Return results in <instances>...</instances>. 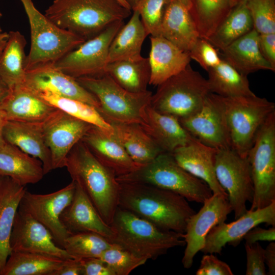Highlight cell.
<instances>
[{"label":"cell","mask_w":275,"mask_h":275,"mask_svg":"<svg viewBox=\"0 0 275 275\" xmlns=\"http://www.w3.org/2000/svg\"><path fill=\"white\" fill-rule=\"evenodd\" d=\"M8 177H0V271L11 253L10 238L21 200L26 190Z\"/></svg>","instance_id":"29"},{"label":"cell","mask_w":275,"mask_h":275,"mask_svg":"<svg viewBox=\"0 0 275 275\" xmlns=\"http://www.w3.org/2000/svg\"><path fill=\"white\" fill-rule=\"evenodd\" d=\"M105 72L128 92L139 93L148 90L147 88L150 79L148 58L108 63Z\"/></svg>","instance_id":"36"},{"label":"cell","mask_w":275,"mask_h":275,"mask_svg":"<svg viewBox=\"0 0 275 275\" xmlns=\"http://www.w3.org/2000/svg\"><path fill=\"white\" fill-rule=\"evenodd\" d=\"M203 205L200 210L188 219L183 235L186 248L182 263L186 269L192 266L195 255L204 247L206 236L211 229L225 222L232 211L228 197L219 194H212Z\"/></svg>","instance_id":"15"},{"label":"cell","mask_w":275,"mask_h":275,"mask_svg":"<svg viewBox=\"0 0 275 275\" xmlns=\"http://www.w3.org/2000/svg\"><path fill=\"white\" fill-rule=\"evenodd\" d=\"M216 149L194 139L186 145L179 147L171 153L178 164L194 176L204 181L213 194L228 197L226 190L216 176L214 162Z\"/></svg>","instance_id":"21"},{"label":"cell","mask_w":275,"mask_h":275,"mask_svg":"<svg viewBox=\"0 0 275 275\" xmlns=\"http://www.w3.org/2000/svg\"><path fill=\"white\" fill-rule=\"evenodd\" d=\"M2 32H3V30H2V28H1V26H0V33Z\"/></svg>","instance_id":"58"},{"label":"cell","mask_w":275,"mask_h":275,"mask_svg":"<svg viewBox=\"0 0 275 275\" xmlns=\"http://www.w3.org/2000/svg\"><path fill=\"white\" fill-rule=\"evenodd\" d=\"M100 258L111 269L114 275H128L148 261L115 243L105 251Z\"/></svg>","instance_id":"41"},{"label":"cell","mask_w":275,"mask_h":275,"mask_svg":"<svg viewBox=\"0 0 275 275\" xmlns=\"http://www.w3.org/2000/svg\"><path fill=\"white\" fill-rule=\"evenodd\" d=\"M45 175L41 161L6 142L0 146V177H8L25 186L35 184Z\"/></svg>","instance_id":"30"},{"label":"cell","mask_w":275,"mask_h":275,"mask_svg":"<svg viewBox=\"0 0 275 275\" xmlns=\"http://www.w3.org/2000/svg\"><path fill=\"white\" fill-rule=\"evenodd\" d=\"M193 138L216 150L231 148L223 97L213 93L195 114L178 120Z\"/></svg>","instance_id":"13"},{"label":"cell","mask_w":275,"mask_h":275,"mask_svg":"<svg viewBox=\"0 0 275 275\" xmlns=\"http://www.w3.org/2000/svg\"><path fill=\"white\" fill-rule=\"evenodd\" d=\"M223 97L231 148L247 157L258 130L275 111V104L256 95Z\"/></svg>","instance_id":"9"},{"label":"cell","mask_w":275,"mask_h":275,"mask_svg":"<svg viewBox=\"0 0 275 275\" xmlns=\"http://www.w3.org/2000/svg\"><path fill=\"white\" fill-rule=\"evenodd\" d=\"M2 16V12L0 11V18Z\"/></svg>","instance_id":"59"},{"label":"cell","mask_w":275,"mask_h":275,"mask_svg":"<svg viewBox=\"0 0 275 275\" xmlns=\"http://www.w3.org/2000/svg\"><path fill=\"white\" fill-rule=\"evenodd\" d=\"M106 121L111 125L113 135L137 164H147L163 152L140 124Z\"/></svg>","instance_id":"31"},{"label":"cell","mask_w":275,"mask_h":275,"mask_svg":"<svg viewBox=\"0 0 275 275\" xmlns=\"http://www.w3.org/2000/svg\"><path fill=\"white\" fill-rule=\"evenodd\" d=\"M19 1L28 17L31 32L26 71L40 65L54 64L86 41L54 24L36 8L32 0Z\"/></svg>","instance_id":"7"},{"label":"cell","mask_w":275,"mask_h":275,"mask_svg":"<svg viewBox=\"0 0 275 275\" xmlns=\"http://www.w3.org/2000/svg\"><path fill=\"white\" fill-rule=\"evenodd\" d=\"M0 54V76L10 89L24 85L26 55L24 36L18 31H11Z\"/></svg>","instance_id":"33"},{"label":"cell","mask_w":275,"mask_h":275,"mask_svg":"<svg viewBox=\"0 0 275 275\" xmlns=\"http://www.w3.org/2000/svg\"><path fill=\"white\" fill-rule=\"evenodd\" d=\"M141 126L163 152L172 153L194 139L177 118L160 113L150 105L146 108L145 122Z\"/></svg>","instance_id":"28"},{"label":"cell","mask_w":275,"mask_h":275,"mask_svg":"<svg viewBox=\"0 0 275 275\" xmlns=\"http://www.w3.org/2000/svg\"><path fill=\"white\" fill-rule=\"evenodd\" d=\"M124 24V20L113 23L98 35L66 54L53 66L75 79L105 73L109 46Z\"/></svg>","instance_id":"11"},{"label":"cell","mask_w":275,"mask_h":275,"mask_svg":"<svg viewBox=\"0 0 275 275\" xmlns=\"http://www.w3.org/2000/svg\"><path fill=\"white\" fill-rule=\"evenodd\" d=\"M120 183L119 207L159 228L184 233L196 211L181 195L150 184Z\"/></svg>","instance_id":"1"},{"label":"cell","mask_w":275,"mask_h":275,"mask_svg":"<svg viewBox=\"0 0 275 275\" xmlns=\"http://www.w3.org/2000/svg\"><path fill=\"white\" fill-rule=\"evenodd\" d=\"M170 0H140L132 10L140 14L148 34L159 36L166 9Z\"/></svg>","instance_id":"42"},{"label":"cell","mask_w":275,"mask_h":275,"mask_svg":"<svg viewBox=\"0 0 275 275\" xmlns=\"http://www.w3.org/2000/svg\"><path fill=\"white\" fill-rule=\"evenodd\" d=\"M219 51L221 58L244 76L261 70L275 71L263 56L259 46V34L254 29Z\"/></svg>","instance_id":"27"},{"label":"cell","mask_w":275,"mask_h":275,"mask_svg":"<svg viewBox=\"0 0 275 275\" xmlns=\"http://www.w3.org/2000/svg\"><path fill=\"white\" fill-rule=\"evenodd\" d=\"M75 184L72 201L61 215L62 224L71 233L93 232L111 241L114 236L112 227L102 218L81 187Z\"/></svg>","instance_id":"22"},{"label":"cell","mask_w":275,"mask_h":275,"mask_svg":"<svg viewBox=\"0 0 275 275\" xmlns=\"http://www.w3.org/2000/svg\"><path fill=\"white\" fill-rule=\"evenodd\" d=\"M81 141L117 177L128 174L141 166L131 159L112 131L92 125Z\"/></svg>","instance_id":"20"},{"label":"cell","mask_w":275,"mask_h":275,"mask_svg":"<svg viewBox=\"0 0 275 275\" xmlns=\"http://www.w3.org/2000/svg\"><path fill=\"white\" fill-rule=\"evenodd\" d=\"M114 245L106 238L93 232L71 233L63 248L72 258H100L103 253Z\"/></svg>","instance_id":"40"},{"label":"cell","mask_w":275,"mask_h":275,"mask_svg":"<svg viewBox=\"0 0 275 275\" xmlns=\"http://www.w3.org/2000/svg\"><path fill=\"white\" fill-rule=\"evenodd\" d=\"M148 35L138 11L116 34L109 47L108 63L124 60H137L142 58L143 42Z\"/></svg>","instance_id":"32"},{"label":"cell","mask_w":275,"mask_h":275,"mask_svg":"<svg viewBox=\"0 0 275 275\" xmlns=\"http://www.w3.org/2000/svg\"><path fill=\"white\" fill-rule=\"evenodd\" d=\"M264 251L265 263L268 268V274H275V242H270Z\"/></svg>","instance_id":"51"},{"label":"cell","mask_w":275,"mask_h":275,"mask_svg":"<svg viewBox=\"0 0 275 275\" xmlns=\"http://www.w3.org/2000/svg\"><path fill=\"white\" fill-rule=\"evenodd\" d=\"M139 1L140 0H126L131 10L135 6Z\"/></svg>","instance_id":"55"},{"label":"cell","mask_w":275,"mask_h":275,"mask_svg":"<svg viewBox=\"0 0 275 275\" xmlns=\"http://www.w3.org/2000/svg\"><path fill=\"white\" fill-rule=\"evenodd\" d=\"M75 79L97 98L100 105L97 110L105 120L141 125L144 123L146 108L150 105L152 95L151 91L128 92L106 73Z\"/></svg>","instance_id":"6"},{"label":"cell","mask_w":275,"mask_h":275,"mask_svg":"<svg viewBox=\"0 0 275 275\" xmlns=\"http://www.w3.org/2000/svg\"><path fill=\"white\" fill-rule=\"evenodd\" d=\"M253 29L246 2L240 1L207 40L221 50Z\"/></svg>","instance_id":"38"},{"label":"cell","mask_w":275,"mask_h":275,"mask_svg":"<svg viewBox=\"0 0 275 275\" xmlns=\"http://www.w3.org/2000/svg\"><path fill=\"white\" fill-rule=\"evenodd\" d=\"M10 89L0 76V104L8 96Z\"/></svg>","instance_id":"53"},{"label":"cell","mask_w":275,"mask_h":275,"mask_svg":"<svg viewBox=\"0 0 275 275\" xmlns=\"http://www.w3.org/2000/svg\"><path fill=\"white\" fill-rule=\"evenodd\" d=\"M3 135L7 143L40 160L45 175L53 170L51 154L45 139L42 122L8 120Z\"/></svg>","instance_id":"23"},{"label":"cell","mask_w":275,"mask_h":275,"mask_svg":"<svg viewBox=\"0 0 275 275\" xmlns=\"http://www.w3.org/2000/svg\"><path fill=\"white\" fill-rule=\"evenodd\" d=\"M246 255V275L266 274L264 251L265 249L259 242L244 244Z\"/></svg>","instance_id":"45"},{"label":"cell","mask_w":275,"mask_h":275,"mask_svg":"<svg viewBox=\"0 0 275 275\" xmlns=\"http://www.w3.org/2000/svg\"><path fill=\"white\" fill-rule=\"evenodd\" d=\"M239 1H247L248 0H238Z\"/></svg>","instance_id":"60"},{"label":"cell","mask_w":275,"mask_h":275,"mask_svg":"<svg viewBox=\"0 0 275 275\" xmlns=\"http://www.w3.org/2000/svg\"><path fill=\"white\" fill-rule=\"evenodd\" d=\"M45 101L66 114L92 125L111 131V125L97 108L86 102L44 92L38 94Z\"/></svg>","instance_id":"39"},{"label":"cell","mask_w":275,"mask_h":275,"mask_svg":"<svg viewBox=\"0 0 275 275\" xmlns=\"http://www.w3.org/2000/svg\"><path fill=\"white\" fill-rule=\"evenodd\" d=\"M207 72L211 93L224 97L255 95L250 89L247 76L240 73L222 58L217 65Z\"/></svg>","instance_id":"37"},{"label":"cell","mask_w":275,"mask_h":275,"mask_svg":"<svg viewBox=\"0 0 275 275\" xmlns=\"http://www.w3.org/2000/svg\"><path fill=\"white\" fill-rule=\"evenodd\" d=\"M189 12L199 36L208 39L240 2L238 0H189Z\"/></svg>","instance_id":"34"},{"label":"cell","mask_w":275,"mask_h":275,"mask_svg":"<svg viewBox=\"0 0 275 275\" xmlns=\"http://www.w3.org/2000/svg\"><path fill=\"white\" fill-rule=\"evenodd\" d=\"M216 178L228 194L235 219L245 213L246 203L252 202L254 193L251 167L247 157L231 148L216 150L214 162Z\"/></svg>","instance_id":"12"},{"label":"cell","mask_w":275,"mask_h":275,"mask_svg":"<svg viewBox=\"0 0 275 275\" xmlns=\"http://www.w3.org/2000/svg\"><path fill=\"white\" fill-rule=\"evenodd\" d=\"M196 275H233L228 264L219 260L213 254H205L202 257Z\"/></svg>","instance_id":"46"},{"label":"cell","mask_w":275,"mask_h":275,"mask_svg":"<svg viewBox=\"0 0 275 275\" xmlns=\"http://www.w3.org/2000/svg\"><path fill=\"white\" fill-rule=\"evenodd\" d=\"M82 274L84 275H114L111 269L99 258H89L80 259Z\"/></svg>","instance_id":"47"},{"label":"cell","mask_w":275,"mask_h":275,"mask_svg":"<svg viewBox=\"0 0 275 275\" xmlns=\"http://www.w3.org/2000/svg\"><path fill=\"white\" fill-rule=\"evenodd\" d=\"M243 239L247 244H252L259 241H274L275 240V228L272 226L269 229H264L257 226L249 231L244 236Z\"/></svg>","instance_id":"49"},{"label":"cell","mask_w":275,"mask_h":275,"mask_svg":"<svg viewBox=\"0 0 275 275\" xmlns=\"http://www.w3.org/2000/svg\"><path fill=\"white\" fill-rule=\"evenodd\" d=\"M117 0H54L44 15L60 28L85 40L131 12Z\"/></svg>","instance_id":"3"},{"label":"cell","mask_w":275,"mask_h":275,"mask_svg":"<svg viewBox=\"0 0 275 275\" xmlns=\"http://www.w3.org/2000/svg\"><path fill=\"white\" fill-rule=\"evenodd\" d=\"M92 125L58 109L42 122L53 170L65 167L68 153Z\"/></svg>","instance_id":"16"},{"label":"cell","mask_w":275,"mask_h":275,"mask_svg":"<svg viewBox=\"0 0 275 275\" xmlns=\"http://www.w3.org/2000/svg\"><path fill=\"white\" fill-rule=\"evenodd\" d=\"M218 51L208 40L199 37L188 53L190 59L207 71L220 63L222 58Z\"/></svg>","instance_id":"44"},{"label":"cell","mask_w":275,"mask_h":275,"mask_svg":"<svg viewBox=\"0 0 275 275\" xmlns=\"http://www.w3.org/2000/svg\"><path fill=\"white\" fill-rule=\"evenodd\" d=\"M75 188V183L72 181L65 187L49 194H33L26 190L18 207L45 226L54 241L62 248L71 233L62 224L60 216L71 203Z\"/></svg>","instance_id":"14"},{"label":"cell","mask_w":275,"mask_h":275,"mask_svg":"<svg viewBox=\"0 0 275 275\" xmlns=\"http://www.w3.org/2000/svg\"><path fill=\"white\" fill-rule=\"evenodd\" d=\"M82 274V266L80 259L70 258L67 259L63 265L53 275H79Z\"/></svg>","instance_id":"50"},{"label":"cell","mask_w":275,"mask_h":275,"mask_svg":"<svg viewBox=\"0 0 275 275\" xmlns=\"http://www.w3.org/2000/svg\"><path fill=\"white\" fill-rule=\"evenodd\" d=\"M247 158L254 188L249 210H254L275 202V111L258 130Z\"/></svg>","instance_id":"10"},{"label":"cell","mask_w":275,"mask_h":275,"mask_svg":"<svg viewBox=\"0 0 275 275\" xmlns=\"http://www.w3.org/2000/svg\"><path fill=\"white\" fill-rule=\"evenodd\" d=\"M110 225L114 233L111 242L147 260L156 259L173 248L185 245L183 233L161 229L119 206Z\"/></svg>","instance_id":"4"},{"label":"cell","mask_w":275,"mask_h":275,"mask_svg":"<svg viewBox=\"0 0 275 275\" xmlns=\"http://www.w3.org/2000/svg\"><path fill=\"white\" fill-rule=\"evenodd\" d=\"M182 2H183L186 5H187L189 9L190 6V3L189 0H180Z\"/></svg>","instance_id":"57"},{"label":"cell","mask_w":275,"mask_h":275,"mask_svg":"<svg viewBox=\"0 0 275 275\" xmlns=\"http://www.w3.org/2000/svg\"><path fill=\"white\" fill-rule=\"evenodd\" d=\"M119 182L150 184L178 194L188 201L203 204L212 195L209 186L186 171L170 153L159 154L150 162L117 177Z\"/></svg>","instance_id":"5"},{"label":"cell","mask_w":275,"mask_h":275,"mask_svg":"<svg viewBox=\"0 0 275 275\" xmlns=\"http://www.w3.org/2000/svg\"><path fill=\"white\" fill-rule=\"evenodd\" d=\"M254 29L259 34L275 33V1H246Z\"/></svg>","instance_id":"43"},{"label":"cell","mask_w":275,"mask_h":275,"mask_svg":"<svg viewBox=\"0 0 275 275\" xmlns=\"http://www.w3.org/2000/svg\"><path fill=\"white\" fill-rule=\"evenodd\" d=\"M148 57L150 67L149 85L158 86L184 70L191 59L183 51L161 36H150Z\"/></svg>","instance_id":"25"},{"label":"cell","mask_w":275,"mask_h":275,"mask_svg":"<svg viewBox=\"0 0 275 275\" xmlns=\"http://www.w3.org/2000/svg\"><path fill=\"white\" fill-rule=\"evenodd\" d=\"M210 93L207 79L189 64L158 86L150 105L160 113L179 120L199 112Z\"/></svg>","instance_id":"8"},{"label":"cell","mask_w":275,"mask_h":275,"mask_svg":"<svg viewBox=\"0 0 275 275\" xmlns=\"http://www.w3.org/2000/svg\"><path fill=\"white\" fill-rule=\"evenodd\" d=\"M259 46L263 56L275 68V33L259 34Z\"/></svg>","instance_id":"48"},{"label":"cell","mask_w":275,"mask_h":275,"mask_svg":"<svg viewBox=\"0 0 275 275\" xmlns=\"http://www.w3.org/2000/svg\"><path fill=\"white\" fill-rule=\"evenodd\" d=\"M262 223L275 226V202L263 208L248 210L231 223L215 226L207 235L201 251L205 254H221L227 244L236 246L249 231Z\"/></svg>","instance_id":"18"},{"label":"cell","mask_w":275,"mask_h":275,"mask_svg":"<svg viewBox=\"0 0 275 275\" xmlns=\"http://www.w3.org/2000/svg\"><path fill=\"white\" fill-rule=\"evenodd\" d=\"M7 121L8 120L5 114L3 111L0 109V146H2L6 142L4 138L3 131Z\"/></svg>","instance_id":"52"},{"label":"cell","mask_w":275,"mask_h":275,"mask_svg":"<svg viewBox=\"0 0 275 275\" xmlns=\"http://www.w3.org/2000/svg\"><path fill=\"white\" fill-rule=\"evenodd\" d=\"M66 260L39 253L12 251L0 275H53Z\"/></svg>","instance_id":"35"},{"label":"cell","mask_w":275,"mask_h":275,"mask_svg":"<svg viewBox=\"0 0 275 275\" xmlns=\"http://www.w3.org/2000/svg\"><path fill=\"white\" fill-rule=\"evenodd\" d=\"M189 52L199 34L188 7L180 0H170L163 15L159 36Z\"/></svg>","instance_id":"26"},{"label":"cell","mask_w":275,"mask_h":275,"mask_svg":"<svg viewBox=\"0 0 275 275\" xmlns=\"http://www.w3.org/2000/svg\"><path fill=\"white\" fill-rule=\"evenodd\" d=\"M10 246L11 252L39 253L64 260L72 258L55 243L45 226L19 208L10 236Z\"/></svg>","instance_id":"17"},{"label":"cell","mask_w":275,"mask_h":275,"mask_svg":"<svg viewBox=\"0 0 275 275\" xmlns=\"http://www.w3.org/2000/svg\"><path fill=\"white\" fill-rule=\"evenodd\" d=\"M24 85L37 94L48 92L81 101L95 107L97 109L100 106L93 94L75 78L57 69L53 64L42 65L26 70Z\"/></svg>","instance_id":"19"},{"label":"cell","mask_w":275,"mask_h":275,"mask_svg":"<svg viewBox=\"0 0 275 275\" xmlns=\"http://www.w3.org/2000/svg\"><path fill=\"white\" fill-rule=\"evenodd\" d=\"M0 109L8 120L33 123L43 122L58 110L24 85L10 89Z\"/></svg>","instance_id":"24"},{"label":"cell","mask_w":275,"mask_h":275,"mask_svg":"<svg viewBox=\"0 0 275 275\" xmlns=\"http://www.w3.org/2000/svg\"><path fill=\"white\" fill-rule=\"evenodd\" d=\"M9 34L6 32L0 33V54L4 48L8 40Z\"/></svg>","instance_id":"54"},{"label":"cell","mask_w":275,"mask_h":275,"mask_svg":"<svg viewBox=\"0 0 275 275\" xmlns=\"http://www.w3.org/2000/svg\"><path fill=\"white\" fill-rule=\"evenodd\" d=\"M122 6L127 8L128 9L131 10L129 5L128 4L126 0H117Z\"/></svg>","instance_id":"56"},{"label":"cell","mask_w":275,"mask_h":275,"mask_svg":"<svg viewBox=\"0 0 275 275\" xmlns=\"http://www.w3.org/2000/svg\"><path fill=\"white\" fill-rule=\"evenodd\" d=\"M64 167L72 181L81 187L102 218L110 225L119 206L120 183L115 174L81 140L68 153Z\"/></svg>","instance_id":"2"}]
</instances>
